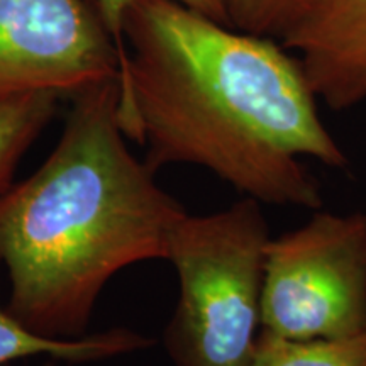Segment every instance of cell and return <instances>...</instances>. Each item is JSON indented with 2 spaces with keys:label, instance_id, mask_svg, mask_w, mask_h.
Here are the masks:
<instances>
[{
  "label": "cell",
  "instance_id": "8fae6325",
  "mask_svg": "<svg viewBox=\"0 0 366 366\" xmlns=\"http://www.w3.org/2000/svg\"><path fill=\"white\" fill-rule=\"evenodd\" d=\"M92 7L100 24L111 36L114 44L121 51V56H124V43H122V21H124V14L136 0H86ZM172 2L180 4V6L195 11L202 16L214 19L221 24L231 26L227 16L226 0H172ZM122 63V61H121Z\"/></svg>",
  "mask_w": 366,
  "mask_h": 366
},
{
  "label": "cell",
  "instance_id": "277c9868",
  "mask_svg": "<svg viewBox=\"0 0 366 366\" xmlns=\"http://www.w3.org/2000/svg\"><path fill=\"white\" fill-rule=\"evenodd\" d=\"M262 332L287 340L366 332V214L319 212L269 239Z\"/></svg>",
  "mask_w": 366,
  "mask_h": 366
},
{
  "label": "cell",
  "instance_id": "6da1fadb",
  "mask_svg": "<svg viewBox=\"0 0 366 366\" xmlns=\"http://www.w3.org/2000/svg\"><path fill=\"white\" fill-rule=\"evenodd\" d=\"M119 121L167 164L205 168L259 204L319 209L309 158L346 168L299 58L172 0H136L122 21Z\"/></svg>",
  "mask_w": 366,
  "mask_h": 366
},
{
  "label": "cell",
  "instance_id": "30bf717a",
  "mask_svg": "<svg viewBox=\"0 0 366 366\" xmlns=\"http://www.w3.org/2000/svg\"><path fill=\"white\" fill-rule=\"evenodd\" d=\"M307 0H226L231 27L278 39Z\"/></svg>",
  "mask_w": 366,
  "mask_h": 366
},
{
  "label": "cell",
  "instance_id": "5b68a950",
  "mask_svg": "<svg viewBox=\"0 0 366 366\" xmlns=\"http://www.w3.org/2000/svg\"><path fill=\"white\" fill-rule=\"evenodd\" d=\"M121 51L86 0H0V97H73L116 80Z\"/></svg>",
  "mask_w": 366,
  "mask_h": 366
},
{
  "label": "cell",
  "instance_id": "3957f363",
  "mask_svg": "<svg viewBox=\"0 0 366 366\" xmlns=\"http://www.w3.org/2000/svg\"><path fill=\"white\" fill-rule=\"evenodd\" d=\"M272 239L258 200L178 219L167 262L180 295L164 346L175 366H251L262 334L267 248Z\"/></svg>",
  "mask_w": 366,
  "mask_h": 366
},
{
  "label": "cell",
  "instance_id": "ba28073f",
  "mask_svg": "<svg viewBox=\"0 0 366 366\" xmlns=\"http://www.w3.org/2000/svg\"><path fill=\"white\" fill-rule=\"evenodd\" d=\"M58 100L48 92L0 97V195L12 185L17 164L54 117Z\"/></svg>",
  "mask_w": 366,
  "mask_h": 366
},
{
  "label": "cell",
  "instance_id": "52a82bcc",
  "mask_svg": "<svg viewBox=\"0 0 366 366\" xmlns=\"http://www.w3.org/2000/svg\"><path fill=\"white\" fill-rule=\"evenodd\" d=\"M149 345L144 336L124 327L85 334L76 340H53L29 331L6 307H0V366L38 356L63 363H90L134 353Z\"/></svg>",
  "mask_w": 366,
  "mask_h": 366
},
{
  "label": "cell",
  "instance_id": "7a4b0ae2",
  "mask_svg": "<svg viewBox=\"0 0 366 366\" xmlns=\"http://www.w3.org/2000/svg\"><path fill=\"white\" fill-rule=\"evenodd\" d=\"M183 214L127 146L117 79L73 95L49 157L0 195L6 309L39 336H85L107 282L131 264L167 259Z\"/></svg>",
  "mask_w": 366,
  "mask_h": 366
},
{
  "label": "cell",
  "instance_id": "8992f818",
  "mask_svg": "<svg viewBox=\"0 0 366 366\" xmlns=\"http://www.w3.org/2000/svg\"><path fill=\"white\" fill-rule=\"evenodd\" d=\"M278 41L332 111L366 99V0H307Z\"/></svg>",
  "mask_w": 366,
  "mask_h": 366
},
{
  "label": "cell",
  "instance_id": "7c38bea8",
  "mask_svg": "<svg viewBox=\"0 0 366 366\" xmlns=\"http://www.w3.org/2000/svg\"><path fill=\"white\" fill-rule=\"evenodd\" d=\"M9 366H11V365H9Z\"/></svg>",
  "mask_w": 366,
  "mask_h": 366
},
{
  "label": "cell",
  "instance_id": "9c48e42d",
  "mask_svg": "<svg viewBox=\"0 0 366 366\" xmlns=\"http://www.w3.org/2000/svg\"><path fill=\"white\" fill-rule=\"evenodd\" d=\"M251 366H366V332L337 340H287L262 332Z\"/></svg>",
  "mask_w": 366,
  "mask_h": 366
}]
</instances>
